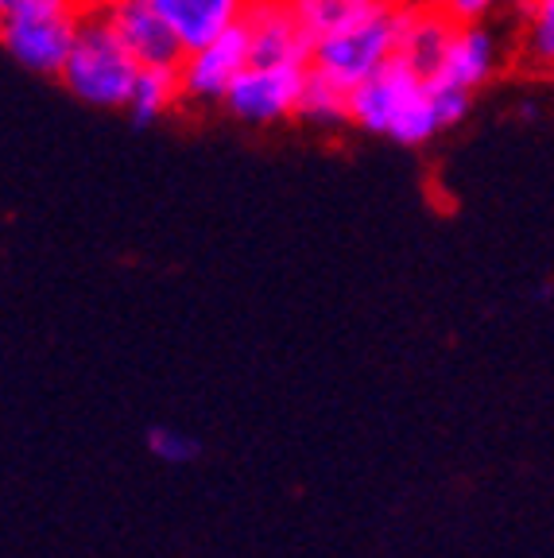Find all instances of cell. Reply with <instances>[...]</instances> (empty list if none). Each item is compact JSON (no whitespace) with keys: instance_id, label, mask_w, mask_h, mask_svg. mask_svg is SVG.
Segmentation results:
<instances>
[{"instance_id":"cell-9","label":"cell","mask_w":554,"mask_h":558,"mask_svg":"<svg viewBox=\"0 0 554 558\" xmlns=\"http://www.w3.org/2000/svg\"><path fill=\"white\" fill-rule=\"evenodd\" d=\"M461 20L454 16L446 4H408L404 12V27H399V47L396 59L404 66H411L419 78H438L442 62H446V51H450L454 35H458Z\"/></svg>"},{"instance_id":"cell-5","label":"cell","mask_w":554,"mask_h":558,"mask_svg":"<svg viewBox=\"0 0 554 558\" xmlns=\"http://www.w3.org/2000/svg\"><path fill=\"white\" fill-rule=\"evenodd\" d=\"M252 62V32L249 20H237L233 27L217 35L214 44L198 47V51L186 54L179 78L182 94L198 97V101H221L226 89L233 86V78Z\"/></svg>"},{"instance_id":"cell-15","label":"cell","mask_w":554,"mask_h":558,"mask_svg":"<svg viewBox=\"0 0 554 558\" xmlns=\"http://www.w3.org/2000/svg\"><path fill=\"white\" fill-rule=\"evenodd\" d=\"M528 54L554 66V0H528Z\"/></svg>"},{"instance_id":"cell-4","label":"cell","mask_w":554,"mask_h":558,"mask_svg":"<svg viewBox=\"0 0 554 558\" xmlns=\"http://www.w3.org/2000/svg\"><path fill=\"white\" fill-rule=\"evenodd\" d=\"M306 74L311 66L303 62H287V66H244L226 89L221 105L229 113L249 124H272L284 117L299 113V97H303Z\"/></svg>"},{"instance_id":"cell-7","label":"cell","mask_w":554,"mask_h":558,"mask_svg":"<svg viewBox=\"0 0 554 558\" xmlns=\"http://www.w3.org/2000/svg\"><path fill=\"white\" fill-rule=\"evenodd\" d=\"M423 89H426V78H419L411 66L392 59L388 66L376 70L373 78H364L361 86L349 94V121L364 132L388 136L392 124L399 121V113H404Z\"/></svg>"},{"instance_id":"cell-10","label":"cell","mask_w":554,"mask_h":558,"mask_svg":"<svg viewBox=\"0 0 554 558\" xmlns=\"http://www.w3.org/2000/svg\"><path fill=\"white\" fill-rule=\"evenodd\" d=\"M152 4H156L159 16L171 24L179 44L191 54L198 47L214 44L217 35L233 27L237 20L249 16L252 0H152Z\"/></svg>"},{"instance_id":"cell-17","label":"cell","mask_w":554,"mask_h":558,"mask_svg":"<svg viewBox=\"0 0 554 558\" xmlns=\"http://www.w3.org/2000/svg\"><path fill=\"white\" fill-rule=\"evenodd\" d=\"M426 86H431L434 109H438V117H442V129H450V124H458L461 117L469 113V101H473V89L454 86V82H446V78H431V82H426Z\"/></svg>"},{"instance_id":"cell-1","label":"cell","mask_w":554,"mask_h":558,"mask_svg":"<svg viewBox=\"0 0 554 558\" xmlns=\"http://www.w3.org/2000/svg\"><path fill=\"white\" fill-rule=\"evenodd\" d=\"M136 78H140V62L121 44V35L109 24V16L105 12L82 16L74 47L67 54V66L59 74L62 86L86 105L117 109V105H129Z\"/></svg>"},{"instance_id":"cell-3","label":"cell","mask_w":554,"mask_h":558,"mask_svg":"<svg viewBox=\"0 0 554 558\" xmlns=\"http://www.w3.org/2000/svg\"><path fill=\"white\" fill-rule=\"evenodd\" d=\"M4 24V47L9 54L32 74H55L59 78L67 66V54L79 35L82 12L79 4H62V9H20L0 12Z\"/></svg>"},{"instance_id":"cell-12","label":"cell","mask_w":554,"mask_h":558,"mask_svg":"<svg viewBox=\"0 0 554 558\" xmlns=\"http://www.w3.org/2000/svg\"><path fill=\"white\" fill-rule=\"evenodd\" d=\"M384 0H291L299 24L311 32V39H326V35H338L346 27H353L357 20H364L369 12L381 9Z\"/></svg>"},{"instance_id":"cell-19","label":"cell","mask_w":554,"mask_h":558,"mask_svg":"<svg viewBox=\"0 0 554 558\" xmlns=\"http://www.w3.org/2000/svg\"><path fill=\"white\" fill-rule=\"evenodd\" d=\"M426 4H446V0H426Z\"/></svg>"},{"instance_id":"cell-6","label":"cell","mask_w":554,"mask_h":558,"mask_svg":"<svg viewBox=\"0 0 554 558\" xmlns=\"http://www.w3.org/2000/svg\"><path fill=\"white\" fill-rule=\"evenodd\" d=\"M101 12L109 16V24L117 27L121 44L132 51V59L140 66H167L182 70L186 62V47L179 44V35L171 32L159 9L152 0H105Z\"/></svg>"},{"instance_id":"cell-18","label":"cell","mask_w":554,"mask_h":558,"mask_svg":"<svg viewBox=\"0 0 554 558\" xmlns=\"http://www.w3.org/2000/svg\"><path fill=\"white\" fill-rule=\"evenodd\" d=\"M493 4H496V0H446V9H450L461 24H473V20L481 16V12L493 9Z\"/></svg>"},{"instance_id":"cell-14","label":"cell","mask_w":554,"mask_h":558,"mask_svg":"<svg viewBox=\"0 0 554 558\" xmlns=\"http://www.w3.org/2000/svg\"><path fill=\"white\" fill-rule=\"evenodd\" d=\"M299 117L311 124H341L349 121V89H341L334 78L311 66L303 97H299Z\"/></svg>"},{"instance_id":"cell-13","label":"cell","mask_w":554,"mask_h":558,"mask_svg":"<svg viewBox=\"0 0 554 558\" xmlns=\"http://www.w3.org/2000/svg\"><path fill=\"white\" fill-rule=\"evenodd\" d=\"M179 97H182L179 70L140 66V78H136V86H132V97H129L124 109H129L136 124H152V121H159V117H164Z\"/></svg>"},{"instance_id":"cell-8","label":"cell","mask_w":554,"mask_h":558,"mask_svg":"<svg viewBox=\"0 0 554 558\" xmlns=\"http://www.w3.org/2000/svg\"><path fill=\"white\" fill-rule=\"evenodd\" d=\"M244 20L252 32V66H287V62L311 66L314 39L299 24L291 0H252Z\"/></svg>"},{"instance_id":"cell-2","label":"cell","mask_w":554,"mask_h":558,"mask_svg":"<svg viewBox=\"0 0 554 558\" xmlns=\"http://www.w3.org/2000/svg\"><path fill=\"white\" fill-rule=\"evenodd\" d=\"M404 12H408V0H384L381 9L369 12L364 20H357L353 27L318 39L311 66L353 94L364 78H373L376 70H384L396 59Z\"/></svg>"},{"instance_id":"cell-16","label":"cell","mask_w":554,"mask_h":558,"mask_svg":"<svg viewBox=\"0 0 554 558\" xmlns=\"http://www.w3.org/2000/svg\"><path fill=\"white\" fill-rule=\"evenodd\" d=\"M144 442H147V450L156 453L159 462H167V465H186L202 453L198 438L179 435V430H171V427H152L144 435Z\"/></svg>"},{"instance_id":"cell-11","label":"cell","mask_w":554,"mask_h":558,"mask_svg":"<svg viewBox=\"0 0 554 558\" xmlns=\"http://www.w3.org/2000/svg\"><path fill=\"white\" fill-rule=\"evenodd\" d=\"M489 74H493V35L477 24H461L450 51H446L438 78L454 82V86L477 89L481 82H489Z\"/></svg>"}]
</instances>
